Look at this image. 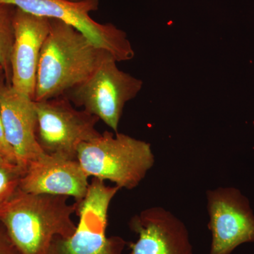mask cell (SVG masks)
Returning a JSON list of instances; mask_svg holds the SVG:
<instances>
[{
    "label": "cell",
    "mask_w": 254,
    "mask_h": 254,
    "mask_svg": "<svg viewBox=\"0 0 254 254\" xmlns=\"http://www.w3.org/2000/svg\"><path fill=\"white\" fill-rule=\"evenodd\" d=\"M111 55L71 25L50 19L37 72L35 102L63 96L91 76Z\"/></svg>",
    "instance_id": "obj_1"
},
{
    "label": "cell",
    "mask_w": 254,
    "mask_h": 254,
    "mask_svg": "<svg viewBox=\"0 0 254 254\" xmlns=\"http://www.w3.org/2000/svg\"><path fill=\"white\" fill-rule=\"evenodd\" d=\"M68 198L18 190L0 206V223L19 254H50L57 237L73 235L76 225L71 216L77 204H68Z\"/></svg>",
    "instance_id": "obj_2"
},
{
    "label": "cell",
    "mask_w": 254,
    "mask_h": 254,
    "mask_svg": "<svg viewBox=\"0 0 254 254\" xmlns=\"http://www.w3.org/2000/svg\"><path fill=\"white\" fill-rule=\"evenodd\" d=\"M77 160L88 177L131 190L143 181L155 164L150 143L125 133L105 131L82 143Z\"/></svg>",
    "instance_id": "obj_3"
},
{
    "label": "cell",
    "mask_w": 254,
    "mask_h": 254,
    "mask_svg": "<svg viewBox=\"0 0 254 254\" xmlns=\"http://www.w3.org/2000/svg\"><path fill=\"white\" fill-rule=\"evenodd\" d=\"M120 189L93 179L86 196L77 204L76 230L66 239L57 237L50 254H123L127 242L106 235L110 203Z\"/></svg>",
    "instance_id": "obj_4"
},
{
    "label": "cell",
    "mask_w": 254,
    "mask_h": 254,
    "mask_svg": "<svg viewBox=\"0 0 254 254\" xmlns=\"http://www.w3.org/2000/svg\"><path fill=\"white\" fill-rule=\"evenodd\" d=\"M109 55L81 84L65 94L72 104L102 120L115 133L118 132L125 105L141 91L143 81L117 66Z\"/></svg>",
    "instance_id": "obj_5"
},
{
    "label": "cell",
    "mask_w": 254,
    "mask_h": 254,
    "mask_svg": "<svg viewBox=\"0 0 254 254\" xmlns=\"http://www.w3.org/2000/svg\"><path fill=\"white\" fill-rule=\"evenodd\" d=\"M0 4L13 5L29 14L68 23L110 53L118 63L134 58L125 31L113 23H98L91 18V13L98 9L99 0H0Z\"/></svg>",
    "instance_id": "obj_6"
},
{
    "label": "cell",
    "mask_w": 254,
    "mask_h": 254,
    "mask_svg": "<svg viewBox=\"0 0 254 254\" xmlns=\"http://www.w3.org/2000/svg\"><path fill=\"white\" fill-rule=\"evenodd\" d=\"M35 103L37 141L46 154L77 160L80 145L101 134L95 128L99 119L76 109L65 95Z\"/></svg>",
    "instance_id": "obj_7"
},
{
    "label": "cell",
    "mask_w": 254,
    "mask_h": 254,
    "mask_svg": "<svg viewBox=\"0 0 254 254\" xmlns=\"http://www.w3.org/2000/svg\"><path fill=\"white\" fill-rule=\"evenodd\" d=\"M209 254H231L240 245L254 242V213L250 202L238 189L218 187L207 190Z\"/></svg>",
    "instance_id": "obj_8"
},
{
    "label": "cell",
    "mask_w": 254,
    "mask_h": 254,
    "mask_svg": "<svg viewBox=\"0 0 254 254\" xmlns=\"http://www.w3.org/2000/svg\"><path fill=\"white\" fill-rule=\"evenodd\" d=\"M0 115L6 141L18 165L26 170L46 154L37 141L36 103L31 97L0 81Z\"/></svg>",
    "instance_id": "obj_9"
},
{
    "label": "cell",
    "mask_w": 254,
    "mask_h": 254,
    "mask_svg": "<svg viewBox=\"0 0 254 254\" xmlns=\"http://www.w3.org/2000/svg\"><path fill=\"white\" fill-rule=\"evenodd\" d=\"M50 29V18L29 14L16 8L11 56V86L33 99L40 56Z\"/></svg>",
    "instance_id": "obj_10"
},
{
    "label": "cell",
    "mask_w": 254,
    "mask_h": 254,
    "mask_svg": "<svg viewBox=\"0 0 254 254\" xmlns=\"http://www.w3.org/2000/svg\"><path fill=\"white\" fill-rule=\"evenodd\" d=\"M129 227L138 235L130 254H193L185 224L162 207L142 210L130 220Z\"/></svg>",
    "instance_id": "obj_11"
},
{
    "label": "cell",
    "mask_w": 254,
    "mask_h": 254,
    "mask_svg": "<svg viewBox=\"0 0 254 254\" xmlns=\"http://www.w3.org/2000/svg\"><path fill=\"white\" fill-rule=\"evenodd\" d=\"M88 177L78 160L45 154L28 165L19 190L33 194L73 197L80 202L88 191Z\"/></svg>",
    "instance_id": "obj_12"
},
{
    "label": "cell",
    "mask_w": 254,
    "mask_h": 254,
    "mask_svg": "<svg viewBox=\"0 0 254 254\" xmlns=\"http://www.w3.org/2000/svg\"><path fill=\"white\" fill-rule=\"evenodd\" d=\"M16 7L0 4V64L6 83L11 85V56L14 40V17Z\"/></svg>",
    "instance_id": "obj_13"
},
{
    "label": "cell",
    "mask_w": 254,
    "mask_h": 254,
    "mask_svg": "<svg viewBox=\"0 0 254 254\" xmlns=\"http://www.w3.org/2000/svg\"><path fill=\"white\" fill-rule=\"evenodd\" d=\"M25 169L0 157V206L14 196L19 190Z\"/></svg>",
    "instance_id": "obj_14"
},
{
    "label": "cell",
    "mask_w": 254,
    "mask_h": 254,
    "mask_svg": "<svg viewBox=\"0 0 254 254\" xmlns=\"http://www.w3.org/2000/svg\"><path fill=\"white\" fill-rule=\"evenodd\" d=\"M0 157L9 160L11 163L17 164L14 150L6 141L1 115H0Z\"/></svg>",
    "instance_id": "obj_15"
},
{
    "label": "cell",
    "mask_w": 254,
    "mask_h": 254,
    "mask_svg": "<svg viewBox=\"0 0 254 254\" xmlns=\"http://www.w3.org/2000/svg\"><path fill=\"white\" fill-rule=\"evenodd\" d=\"M0 254H19L2 225L0 227Z\"/></svg>",
    "instance_id": "obj_16"
},
{
    "label": "cell",
    "mask_w": 254,
    "mask_h": 254,
    "mask_svg": "<svg viewBox=\"0 0 254 254\" xmlns=\"http://www.w3.org/2000/svg\"><path fill=\"white\" fill-rule=\"evenodd\" d=\"M1 76L4 77V70H3L2 66H1V64H0V78H1Z\"/></svg>",
    "instance_id": "obj_17"
},
{
    "label": "cell",
    "mask_w": 254,
    "mask_h": 254,
    "mask_svg": "<svg viewBox=\"0 0 254 254\" xmlns=\"http://www.w3.org/2000/svg\"><path fill=\"white\" fill-rule=\"evenodd\" d=\"M72 1H83V0H72Z\"/></svg>",
    "instance_id": "obj_18"
}]
</instances>
